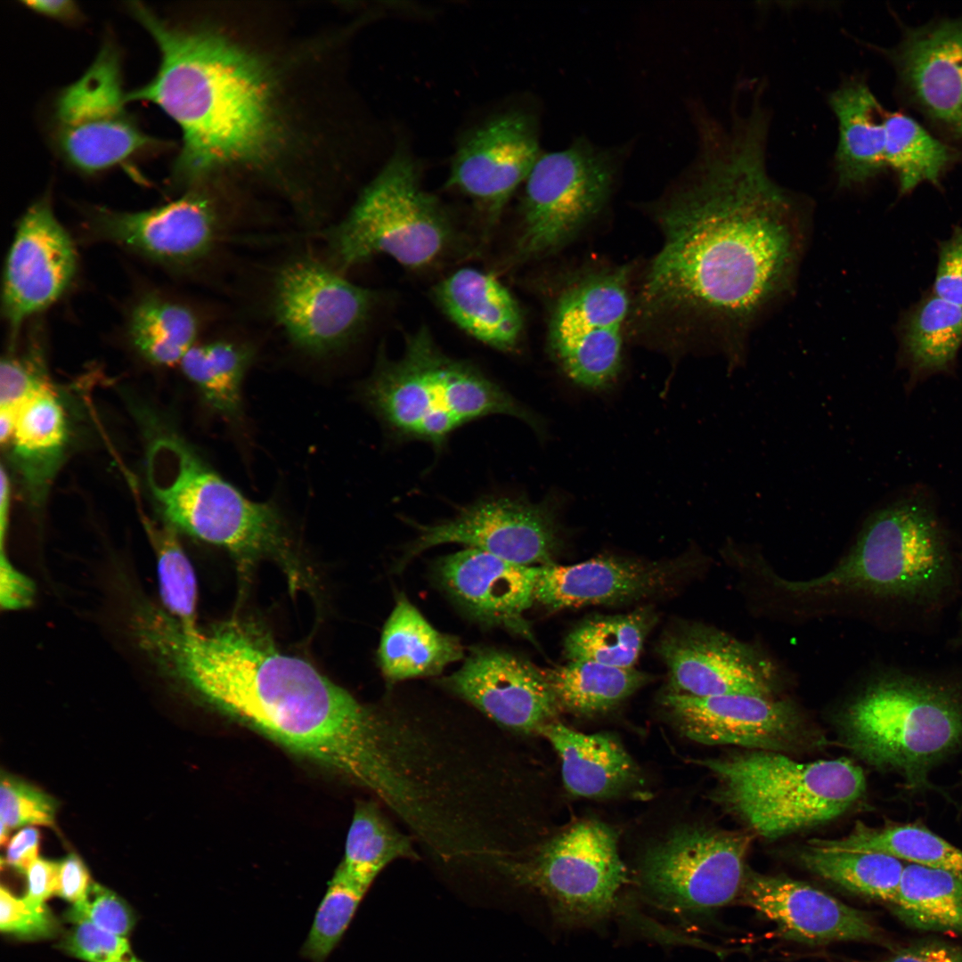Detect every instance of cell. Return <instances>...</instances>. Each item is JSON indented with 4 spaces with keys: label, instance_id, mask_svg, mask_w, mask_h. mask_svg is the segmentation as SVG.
I'll return each mask as SVG.
<instances>
[{
    "label": "cell",
    "instance_id": "cell-4",
    "mask_svg": "<svg viewBox=\"0 0 962 962\" xmlns=\"http://www.w3.org/2000/svg\"><path fill=\"white\" fill-rule=\"evenodd\" d=\"M364 397L393 436L439 449L468 422L503 414L535 430L539 420L475 366L445 355L427 329L410 335L398 359L382 357Z\"/></svg>",
    "mask_w": 962,
    "mask_h": 962
},
{
    "label": "cell",
    "instance_id": "cell-29",
    "mask_svg": "<svg viewBox=\"0 0 962 962\" xmlns=\"http://www.w3.org/2000/svg\"><path fill=\"white\" fill-rule=\"evenodd\" d=\"M538 734L558 752L565 787L575 795L611 796L630 787L638 777L630 755L609 735L579 732L556 721Z\"/></svg>",
    "mask_w": 962,
    "mask_h": 962
},
{
    "label": "cell",
    "instance_id": "cell-35",
    "mask_svg": "<svg viewBox=\"0 0 962 962\" xmlns=\"http://www.w3.org/2000/svg\"><path fill=\"white\" fill-rule=\"evenodd\" d=\"M542 673L559 709L583 715L612 708L649 679L635 668L583 660L568 661Z\"/></svg>",
    "mask_w": 962,
    "mask_h": 962
},
{
    "label": "cell",
    "instance_id": "cell-3",
    "mask_svg": "<svg viewBox=\"0 0 962 962\" xmlns=\"http://www.w3.org/2000/svg\"><path fill=\"white\" fill-rule=\"evenodd\" d=\"M129 7L157 44L160 61L126 101L156 105L180 128L175 178L193 183L221 165L263 158L275 128L262 66L214 33L172 24L141 3Z\"/></svg>",
    "mask_w": 962,
    "mask_h": 962
},
{
    "label": "cell",
    "instance_id": "cell-38",
    "mask_svg": "<svg viewBox=\"0 0 962 962\" xmlns=\"http://www.w3.org/2000/svg\"><path fill=\"white\" fill-rule=\"evenodd\" d=\"M655 622V613L648 608L586 620L566 637L565 656L568 661H592L634 668Z\"/></svg>",
    "mask_w": 962,
    "mask_h": 962
},
{
    "label": "cell",
    "instance_id": "cell-14",
    "mask_svg": "<svg viewBox=\"0 0 962 962\" xmlns=\"http://www.w3.org/2000/svg\"><path fill=\"white\" fill-rule=\"evenodd\" d=\"M754 836L705 827L677 830L651 848L641 866L642 883L662 905L706 912L739 895Z\"/></svg>",
    "mask_w": 962,
    "mask_h": 962
},
{
    "label": "cell",
    "instance_id": "cell-41",
    "mask_svg": "<svg viewBox=\"0 0 962 962\" xmlns=\"http://www.w3.org/2000/svg\"><path fill=\"white\" fill-rule=\"evenodd\" d=\"M252 359L251 350L227 340L195 345L180 365L208 404L228 417L241 408V385Z\"/></svg>",
    "mask_w": 962,
    "mask_h": 962
},
{
    "label": "cell",
    "instance_id": "cell-23",
    "mask_svg": "<svg viewBox=\"0 0 962 962\" xmlns=\"http://www.w3.org/2000/svg\"><path fill=\"white\" fill-rule=\"evenodd\" d=\"M663 705L690 739L705 745H734L777 751L797 737L795 708L772 697L730 694L695 697L668 691Z\"/></svg>",
    "mask_w": 962,
    "mask_h": 962
},
{
    "label": "cell",
    "instance_id": "cell-33",
    "mask_svg": "<svg viewBox=\"0 0 962 962\" xmlns=\"http://www.w3.org/2000/svg\"><path fill=\"white\" fill-rule=\"evenodd\" d=\"M809 844L832 851L882 853L909 863L949 870L962 876V851L918 825L872 827L858 821L849 835L844 837L813 838Z\"/></svg>",
    "mask_w": 962,
    "mask_h": 962
},
{
    "label": "cell",
    "instance_id": "cell-43",
    "mask_svg": "<svg viewBox=\"0 0 962 962\" xmlns=\"http://www.w3.org/2000/svg\"><path fill=\"white\" fill-rule=\"evenodd\" d=\"M368 889L339 868L336 869L302 946L303 957L312 962L327 959L342 939Z\"/></svg>",
    "mask_w": 962,
    "mask_h": 962
},
{
    "label": "cell",
    "instance_id": "cell-27",
    "mask_svg": "<svg viewBox=\"0 0 962 962\" xmlns=\"http://www.w3.org/2000/svg\"><path fill=\"white\" fill-rule=\"evenodd\" d=\"M438 306L459 328L500 351H512L523 330L521 309L507 288L493 275L461 268L434 290Z\"/></svg>",
    "mask_w": 962,
    "mask_h": 962
},
{
    "label": "cell",
    "instance_id": "cell-1",
    "mask_svg": "<svg viewBox=\"0 0 962 962\" xmlns=\"http://www.w3.org/2000/svg\"><path fill=\"white\" fill-rule=\"evenodd\" d=\"M769 124L753 104L709 129L697 179L661 212L663 244L640 291L642 314L708 328L732 368L790 290L805 242L803 208L767 172Z\"/></svg>",
    "mask_w": 962,
    "mask_h": 962
},
{
    "label": "cell",
    "instance_id": "cell-16",
    "mask_svg": "<svg viewBox=\"0 0 962 962\" xmlns=\"http://www.w3.org/2000/svg\"><path fill=\"white\" fill-rule=\"evenodd\" d=\"M417 534L401 564L444 543H458L524 566L553 563L559 543L555 507L549 501L532 503L520 498L480 499L452 518L433 525L412 523Z\"/></svg>",
    "mask_w": 962,
    "mask_h": 962
},
{
    "label": "cell",
    "instance_id": "cell-45",
    "mask_svg": "<svg viewBox=\"0 0 962 962\" xmlns=\"http://www.w3.org/2000/svg\"><path fill=\"white\" fill-rule=\"evenodd\" d=\"M0 928L3 933L23 940L54 936L59 930L56 918L45 904L18 898L4 886L0 889Z\"/></svg>",
    "mask_w": 962,
    "mask_h": 962
},
{
    "label": "cell",
    "instance_id": "cell-32",
    "mask_svg": "<svg viewBox=\"0 0 962 962\" xmlns=\"http://www.w3.org/2000/svg\"><path fill=\"white\" fill-rule=\"evenodd\" d=\"M900 339L912 379L949 371L962 346V306L926 295L904 315Z\"/></svg>",
    "mask_w": 962,
    "mask_h": 962
},
{
    "label": "cell",
    "instance_id": "cell-44",
    "mask_svg": "<svg viewBox=\"0 0 962 962\" xmlns=\"http://www.w3.org/2000/svg\"><path fill=\"white\" fill-rule=\"evenodd\" d=\"M57 802L20 778L2 773L0 785V843L8 842L11 830L29 826H54Z\"/></svg>",
    "mask_w": 962,
    "mask_h": 962
},
{
    "label": "cell",
    "instance_id": "cell-42",
    "mask_svg": "<svg viewBox=\"0 0 962 962\" xmlns=\"http://www.w3.org/2000/svg\"><path fill=\"white\" fill-rule=\"evenodd\" d=\"M143 523L157 558L159 594L165 611L186 629H195L196 578L175 528L169 525L160 526L146 518Z\"/></svg>",
    "mask_w": 962,
    "mask_h": 962
},
{
    "label": "cell",
    "instance_id": "cell-19",
    "mask_svg": "<svg viewBox=\"0 0 962 962\" xmlns=\"http://www.w3.org/2000/svg\"><path fill=\"white\" fill-rule=\"evenodd\" d=\"M659 654L671 692L695 697H771L776 670L754 648L718 629L690 624L665 635Z\"/></svg>",
    "mask_w": 962,
    "mask_h": 962
},
{
    "label": "cell",
    "instance_id": "cell-18",
    "mask_svg": "<svg viewBox=\"0 0 962 962\" xmlns=\"http://www.w3.org/2000/svg\"><path fill=\"white\" fill-rule=\"evenodd\" d=\"M87 227L97 240L180 269L191 267L208 255L221 223L210 200L192 192L149 210L98 208L90 214Z\"/></svg>",
    "mask_w": 962,
    "mask_h": 962
},
{
    "label": "cell",
    "instance_id": "cell-11",
    "mask_svg": "<svg viewBox=\"0 0 962 962\" xmlns=\"http://www.w3.org/2000/svg\"><path fill=\"white\" fill-rule=\"evenodd\" d=\"M126 103L119 53L105 43L55 102V141L72 167L86 174L101 172L156 144L128 113Z\"/></svg>",
    "mask_w": 962,
    "mask_h": 962
},
{
    "label": "cell",
    "instance_id": "cell-8",
    "mask_svg": "<svg viewBox=\"0 0 962 962\" xmlns=\"http://www.w3.org/2000/svg\"><path fill=\"white\" fill-rule=\"evenodd\" d=\"M412 157L396 151L347 216L326 232L339 269L385 255L410 268L439 259L454 227L441 202L425 191Z\"/></svg>",
    "mask_w": 962,
    "mask_h": 962
},
{
    "label": "cell",
    "instance_id": "cell-12",
    "mask_svg": "<svg viewBox=\"0 0 962 962\" xmlns=\"http://www.w3.org/2000/svg\"><path fill=\"white\" fill-rule=\"evenodd\" d=\"M507 868L518 883L546 896L556 915L569 923L608 915L627 882L615 833L596 821L576 823L531 859Z\"/></svg>",
    "mask_w": 962,
    "mask_h": 962
},
{
    "label": "cell",
    "instance_id": "cell-24",
    "mask_svg": "<svg viewBox=\"0 0 962 962\" xmlns=\"http://www.w3.org/2000/svg\"><path fill=\"white\" fill-rule=\"evenodd\" d=\"M741 902L772 922L784 939L810 945L876 941L879 933L860 910L806 883L746 873Z\"/></svg>",
    "mask_w": 962,
    "mask_h": 962
},
{
    "label": "cell",
    "instance_id": "cell-46",
    "mask_svg": "<svg viewBox=\"0 0 962 962\" xmlns=\"http://www.w3.org/2000/svg\"><path fill=\"white\" fill-rule=\"evenodd\" d=\"M62 947L86 962H139L124 936L86 921L75 922Z\"/></svg>",
    "mask_w": 962,
    "mask_h": 962
},
{
    "label": "cell",
    "instance_id": "cell-22",
    "mask_svg": "<svg viewBox=\"0 0 962 962\" xmlns=\"http://www.w3.org/2000/svg\"><path fill=\"white\" fill-rule=\"evenodd\" d=\"M443 683L511 730L538 733L560 710L542 669L514 654L477 648Z\"/></svg>",
    "mask_w": 962,
    "mask_h": 962
},
{
    "label": "cell",
    "instance_id": "cell-25",
    "mask_svg": "<svg viewBox=\"0 0 962 962\" xmlns=\"http://www.w3.org/2000/svg\"><path fill=\"white\" fill-rule=\"evenodd\" d=\"M538 567L466 548L443 558L437 573L445 590L472 616L533 641L524 614L534 601Z\"/></svg>",
    "mask_w": 962,
    "mask_h": 962
},
{
    "label": "cell",
    "instance_id": "cell-34",
    "mask_svg": "<svg viewBox=\"0 0 962 962\" xmlns=\"http://www.w3.org/2000/svg\"><path fill=\"white\" fill-rule=\"evenodd\" d=\"M885 158L897 177L900 194L911 192L924 182L939 186L962 152L929 133L901 112L885 113Z\"/></svg>",
    "mask_w": 962,
    "mask_h": 962
},
{
    "label": "cell",
    "instance_id": "cell-30",
    "mask_svg": "<svg viewBox=\"0 0 962 962\" xmlns=\"http://www.w3.org/2000/svg\"><path fill=\"white\" fill-rule=\"evenodd\" d=\"M463 655L457 637L436 630L405 596L397 598L378 651L387 681L395 683L437 675Z\"/></svg>",
    "mask_w": 962,
    "mask_h": 962
},
{
    "label": "cell",
    "instance_id": "cell-9",
    "mask_svg": "<svg viewBox=\"0 0 962 962\" xmlns=\"http://www.w3.org/2000/svg\"><path fill=\"white\" fill-rule=\"evenodd\" d=\"M146 477L173 528L242 555L284 543L274 507L246 498L176 437H159L150 445Z\"/></svg>",
    "mask_w": 962,
    "mask_h": 962
},
{
    "label": "cell",
    "instance_id": "cell-31",
    "mask_svg": "<svg viewBox=\"0 0 962 962\" xmlns=\"http://www.w3.org/2000/svg\"><path fill=\"white\" fill-rule=\"evenodd\" d=\"M67 440L66 413L50 385L20 408L8 443L13 461L35 498L45 493Z\"/></svg>",
    "mask_w": 962,
    "mask_h": 962
},
{
    "label": "cell",
    "instance_id": "cell-26",
    "mask_svg": "<svg viewBox=\"0 0 962 962\" xmlns=\"http://www.w3.org/2000/svg\"><path fill=\"white\" fill-rule=\"evenodd\" d=\"M671 575L669 566L615 557L550 563L538 567L534 600L550 610L622 603L659 591Z\"/></svg>",
    "mask_w": 962,
    "mask_h": 962
},
{
    "label": "cell",
    "instance_id": "cell-49",
    "mask_svg": "<svg viewBox=\"0 0 962 962\" xmlns=\"http://www.w3.org/2000/svg\"><path fill=\"white\" fill-rule=\"evenodd\" d=\"M933 292L962 306V225L940 244Z\"/></svg>",
    "mask_w": 962,
    "mask_h": 962
},
{
    "label": "cell",
    "instance_id": "cell-7",
    "mask_svg": "<svg viewBox=\"0 0 962 962\" xmlns=\"http://www.w3.org/2000/svg\"><path fill=\"white\" fill-rule=\"evenodd\" d=\"M851 747L911 786L962 742V696L925 679L895 673L868 685L844 715Z\"/></svg>",
    "mask_w": 962,
    "mask_h": 962
},
{
    "label": "cell",
    "instance_id": "cell-47",
    "mask_svg": "<svg viewBox=\"0 0 962 962\" xmlns=\"http://www.w3.org/2000/svg\"><path fill=\"white\" fill-rule=\"evenodd\" d=\"M72 922L86 920L112 933L126 936L135 916L127 903L114 892L93 883L86 897L67 912Z\"/></svg>",
    "mask_w": 962,
    "mask_h": 962
},
{
    "label": "cell",
    "instance_id": "cell-36",
    "mask_svg": "<svg viewBox=\"0 0 962 962\" xmlns=\"http://www.w3.org/2000/svg\"><path fill=\"white\" fill-rule=\"evenodd\" d=\"M199 320L187 306L158 294L141 298L130 312L127 335L145 359L162 366L182 362L196 345Z\"/></svg>",
    "mask_w": 962,
    "mask_h": 962
},
{
    "label": "cell",
    "instance_id": "cell-5",
    "mask_svg": "<svg viewBox=\"0 0 962 962\" xmlns=\"http://www.w3.org/2000/svg\"><path fill=\"white\" fill-rule=\"evenodd\" d=\"M697 762L718 779L713 799L767 839L836 819L866 790L863 770L845 758L800 762L754 750Z\"/></svg>",
    "mask_w": 962,
    "mask_h": 962
},
{
    "label": "cell",
    "instance_id": "cell-15",
    "mask_svg": "<svg viewBox=\"0 0 962 962\" xmlns=\"http://www.w3.org/2000/svg\"><path fill=\"white\" fill-rule=\"evenodd\" d=\"M376 299L371 290L309 257L283 265L272 288V311L287 338L298 348L319 355L354 338Z\"/></svg>",
    "mask_w": 962,
    "mask_h": 962
},
{
    "label": "cell",
    "instance_id": "cell-17",
    "mask_svg": "<svg viewBox=\"0 0 962 962\" xmlns=\"http://www.w3.org/2000/svg\"><path fill=\"white\" fill-rule=\"evenodd\" d=\"M879 51L895 69L905 103L962 146V19L906 28L896 46Z\"/></svg>",
    "mask_w": 962,
    "mask_h": 962
},
{
    "label": "cell",
    "instance_id": "cell-53",
    "mask_svg": "<svg viewBox=\"0 0 962 962\" xmlns=\"http://www.w3.org/2000/svg\"><path fill=\"white\" fill-rule=\"evenodd\" d=\"M40 833L33 826L24 827L6 843L5 863L25 873L29 866L38 858Z\"/></svg>",
    "mask_w": 962,
    "mask_h": 962
},
{
    "label": "cell",
    "instance_id": "cell-2",
    "mask_svg": "<svg viewBox=\"0 0 962 962\" xmlns=\"http://www.w3.org/2000/svg\"><path fill=\"white\" fill-rule=\"evenodd\" d=\"M136 632L163 670L290 752L370 791L388 773L392 724L253 628L189 630L158 608Z\"/></svg>",
    "mask_w": 962,
    "mask_h": 962
},
{
    "label": "cell",
    "instance_id": "cell-52",
    "mask_svg": "<svg viewBox=\"0 0 962 962\" xmlns=\"http://www.w3.org/2000/svg\"><path fill=\"white\" fill-rule=\"evenodd\" d=\"M59 862L38 857L26 869L27 890L25 898L36 904L56 894Z\"/></svg>",
    "mask_w": 962,
    "mask_h": 962
},
{
    "label": "cell",
    "instance_id": "cell-28",
    "mask_svg": "<svg viewBox=\"0 0 962 962\" xmlns=\"http://www.w3.org/2000/svg\"><path fill=\"white\" fill-rule=\"evenodd\" d=\"M838 122L839 140L835 158L838 185L863 184L886 167L885 113L866 81L845 79L828 96Z\"/></svg>",
    "mask_w": 962,
    "mask_h": 962
},
{
    "label": "cell",
    "instance_id": "cell-55",
    "mask_svg": "<svg viewBox=\"0 0 962 962\" xmlns=\"http://www.w3.org/2000/svg\"><path fill=\"white\" fill-rule=\"evenodd\" d=\"M23 4L37 13L59 20H74L79 15L77 4L69 0L25 1Z\"/></svg>",
    "mask_w": 962,
    "mask_h": 962
},
{
    "label": "cell",
    "instance_id": "cell-40",
    "mask_svg": "<svg viewBox=\"0 0 962 962\" xmlns=\"http://www.w3.org/2000/svg\"><path fill=\"white\" fill-rule=\"evenodd\" d=\"M803 864L819 876L850 892L893 904L904 868L901 860L877 852L832 851L810 846Z\"/></svg>",
    "mask_w": 962,
    "mask_h": 962
},
{
    "label": "cell",
    "instance_id": "cell-37",
    "mask_svg": "<svg viewBox=\"0 0 962 962\" xmlns=\"http://www.w3.org/2000/svg\"><path fill=\"white\" fill-rule=\"evenodd\" d=\"M893 906L902 920L918 929L962 933V876L904 864Z\"/></svg>",
    "mask_w": 962,
    "mask_h": 962
},
{
    "label": "cell",
    "instance_id": "cell-54",
    "mask_svg": "<svg viewBox=\"0 0 962 962\" xmlns=\"http://www.w3.org/2000/svg\"><path fill=\"white\" fill-rule=\"evenodd\" d=\"M876 962H962V950L941 943H924L897 950Z\"/></svg>",
    "mask_w": 962,
    "mask_h": 962
},
{
    "label": "cell",
    "instance_id": "cell-20",
    "mask_svg": "<svg viewBox=\"0 0 962 962\" xmlns=\"http://www.w3.org/2000/svg\"><path fill=\"white\" fill-rule=\"evenodd\" d=\"M76 270L77 253L69 233L50 200H38L21 217L4 267L3 312L13 338L28 318L64 293Z\"/></svg>",
    "mask_w": 962,
    "mask_h": 962
},
{
    "label": "cell",
    "instance_id": "cell-10",
    "mask_svg": "<svg viewBox=\"0 0 962 962\" xmlns=\"http://www.w3.org/2000/svg\"><path fill=\"white\" fill-rule=\"evenodd\" d=\"M614 174L613 158L585 142L540 154L526 180L518 258L545 257L569 242L606 204Z\"/></svg>",
    "mask_w": 962,
    "mask_h": 962
},
{
    "label": "cell",
    "instance_id": "cell-48",
    "mask_svg": "<svg viewBox=\"0 0 962 962\" xmlns=\"http://www.w3.org/2000/svg\"><path fill=\"white\" fill-rule=\"evenodd\" d=\"M35 362L12 356L3 358L0 367V412L17 417L20 408L50 386Z\"/></svg>",
    "mask_w": 962,
    "mask_h": 962
},
{
    "label": "cell",
    "instance_id": "cell-13",
    "mask_svg": "<svg viewBox=\"0 0 962 962\" xmlns=\"http://www.w3.org/2000/svg\"><path fill=\"white\" fill-rule=\"evenodd\" d=\"M627 284L628 271L619 267L581 279L557 300L549 325L550 348L579 386L605 388L620 372Z\"/></svg>",
    "mask_w": 962,
    "mask_h": 962
},
{
    "label": "cell",
    "instance_id": "cell-51",
    "mask_svg": "<svg viewBox=\"0 0 962 962\" xmlns=\"http://www.w3.org/2000/svg\"><path fill=\"white\" fill-rule=\"evenodd\" d=\"M92 885L89 871L79 856L69 853L59 862L56 895L75 904L86 897Z\"/></svg>",
    "mask_w": 962,
    "mask_h": 962
},
{
    "label": "cell",
    "instance_id": "cell-6",
    "mask_svg": "<svg viewBox=\"0 0 962 962\" xmlns=\"http://www.w3.org/2000/svg\"><path fill=\"white\" fill-rule=\"evenodd\" d=\"M950 571L947 543L933 512L918 500H908L871 515L849 553L827 573L775 582L795 595L860 593L913 600L938 594Z\"/></svg>",
    "mask_w": 962,
    "mask_h": 962
},
{
    "label": "cell",
    "instance_id": "cell-39",
    "mask_svg": "<svg viewBox=\"0 0 962 962\" xmlns=\"http://www.w3.org/2000/svg\"><path fill=\"white\" fill-rule=\"evenodd\" d=\"M410 837L401 833L373 802L355 806L346 836L342 862L338 867L351 878L370 888L391 862L415 859Z\"/></svg>",
    "mask_w": 962,
    "mask_h": 962
},
{
    "label": "cell",
    "instance_id": "cell-50",
    "mask_svg": "<svg viewBox=\"0 0 962 962\" xmlns=\"http://www.w3.org/2000/svg\"><path fill=\"white\" fill-rule=\"evenodd\" d=\"M34 583L9 560L1 550L0 604L5 610H17L31 605L35 596Z\"/></svg>",
    "mask_w": 962,
    "mask_h": 962
},
{
    "label": "cell",
    "instance_id": "cell-21",
    "mask_svg": "<svg viewBox=\"0 0 962 962\" xmlns=\"http://www.w3.org/2000/svg\"><path fill=\"white\" fill-rule=\"evenodd\" d=\"M538 144L535 121L528 113L498 115L463 138L448 185L476 201L493 223L526 180L540 156Z\"/></svg>",
    "mask_w": 962,
    "mask_h": 962
}]
</instances>
